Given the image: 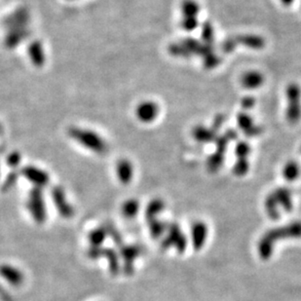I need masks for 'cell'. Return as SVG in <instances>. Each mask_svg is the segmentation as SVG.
Segmentation results:
<instances>
[{"label": "cell", "instance_id": "obj_1", "mask_svg": "<svg viewBox=\"0 0 301 301\" xmlns=\"http://www.w3.org/2000/svg\"><path fill=\"white\" fill-rule=\"evenodd\" d=\"M27 208L36 223L42 224L46 221L47 207L41 188L34 187L30 190L27 200Z\"/></svg>", "mask_w": 301, "mask_h": 301}, {"label": "cell", "instance_id": "obj_2", "mask_svg": "<svg viewBox=\"0 0 301 301\" xmlns=\"http://www.w3.org/2000/svg\"><path fill=\"white\" fill-rule=\"evenodd\" d=\"M288 99V108L286 112L287 120L291 124H297L301 118V87L292 83L286 91Z\"/></svg>", "mask_w": 301, "mask_h": 301}, {"label": "cell", "instance_id": "obj_3", "mask_svg": "<svg viewBox=\"0 0 301 301\" xmlns=\"http://www.w3.org/2000/svg\"><path fill=\"white\" fill-rule=\"evenodd\" d=\"M167 236L161 243L162 249L168 250L172 247H175L180 253H183L187 247V239L183 235L180 226L175 223L169 224L167 226Z\"/></svg>", "mask_w": 301, "mask_h": 301}, {"label": "cell", "instance_id": "obj_4", "mask_svg": "<svg viewBox=\"0 0 301 301\" xmlns=\"http://www.w3.org/2000/svg\"><path fill=\"white\" fill-rule=\"evenodd\" d=\"M264 236H266L274 244L278 240L301 238V222L296 221L283 227L274 228L267 231Z\"/></svg>", "mask_w": 301, "mask_h": 301}, {"label": "cell", "instance_id": "obj_5", "mask_svg": "<svg viewBox=\"0 0 301 301\" xmlns=\"http://www.w3.org/2000/svg\"><path fill=\"white\" fill-rule=\"evenodd\" d=\"M51 195L53 203L60 216L66 219L71 218L74 214V209L72 205L68 202L64 190L60 186H56L53 188Z\"/></svg>", "mask_w": 301, "mask_h": 301}, {"label": "cell", "instance_id": "obj_6", "mask_svg": "<svg viewBox=\"0 0 301 301\" xmlns=\"http://www.w3.org/2000/svg\"><path fill=\"white\" fill-rule=\"evenodd\" d=\"M142 249L135 245L122 246L120 247L119 256L123 259L124 264L122 270L125 275L131 276L134 273V261L141 255Z\"/></svg>", "mask_w": 301, "mask_h": 301}, {"label": "cell", "instance_id": "obj_7", "mask_svg": "<svg viewBox=\"0 0 301 301\" xmlns=\"http://www.w3.org/2000/svg\"><path fill=\"white\" fill-rule=\"evenodd\" d=\"M0 277L14 287L21 286L25 281V275L23 271L10 264L0 265Z\"/></svg>", "mask_w": 301, "mask_h": 301}, {"label": "cell", "instance_id": "obj_8", "mask_svg": "<svg viewBox=\"0 0 301 301\" xmlns=\"http://www.w3.org/2000/svg\"><path fill=\"white\" fill-rule=\"evenodd\" d=\"M208 227L203 221H196L191 227V242L195 251H200L207 240Z\"/></svg>", "mask_w": 301, "mask_h": 301}, {"label": "cell", "instance_id": "obj_9", "mask_svg": "<svg viewBox=\"0 0 301 301\" xmlns=\"http://www.w3.org/2000/svg\"><path fill=\"white\" fill-rule=\"evenodd\" d=\"M159 106L156 102L145 101L142 102L137 108V116L140 120L145 123H150L155 120L159 114Z\"/></svg>", "mask_w": 301, "mask_h": 301}, {"label": "cell", "instance_id": "obj_10", "mask_svg": "<svg viewBox=\"0 0 301 301\" xmlns=\"http://www.w3.org/2000/svg\"><path fill=\"white\" fill-rule=\"evenodd\" d=\"M23 175L28 181H30L32 184L35 185V187L38 188L46 186L49 182V176L47 175V173L34 167L25 168L23 170Z\"/></svg>", "mask_w": 301, "mask_h": 301}, {"label": "cell", "instance_id": "obj_11", "mask_svg": "<svg viewBox=\"0 0 301 301\" xmlns=\"http://www.w3.org/2000/svg\"><path fill=\"white\" fill-rule=\"evenodd\" d=\"M264 82V76L258 71L246 72L241 78V83L244 88L249 90H254L262 86Z\"/></svg>", "mask_w": 301, "mask_h": 301}, {"label": "cell", "instance_id": "obj_12", "mask_svg": "<svg viewBox=\"0 0 301 301\" xmlns=\"http://www.w3.org/2000/svg\"><path fill=\"white\" fill-rule=\"evenodd\" d=\"M238 44L253 50H261L265 46V40L263 37L255 34H245L235 37Z\"/></svg>", "mask_w": 301, "mask_h": 301}, {"label": "cell", "instance_id": "obj_13", "mask_svg": "<svg viewBox=\"0 0 301 301\" xmlns=\"http://www.w3.org/2000/svg\"><path fill=\"white\" fill-rule=\"evenodd\" d=\"M101 257H104L108 261V269L113 276L119 274L121 270L119 254L115 250L111 248H102Z\"/></svg>", "mask_w": 301, "mask_h": 301}, {"label": "cell", "instance_id": "obj_14", "mask_svg": "<svg viewBox=\"0 0 301 301\" xmlns=\"http://www.w3.org/2000/svg\"><path fill=\"white\" fill-rule=\"evenodd\" d=\"M278 204L283 210L286 211H291L294 208V203L292 199V192L285 187H280L273 192Z\"/></svg>", "mask_w": 301, "mask_h": 301}, {"label": "cell", "instance_id": "obj_15", "mask_svg": "<svg viewBox=\"0 0 301 301\" xmlns=\"http://www.w3.org/2000/svg\"><path fill=\"white\" fill-rule=\"evenodd\" d=\"M193 138L202 144H206V143H211L214 142L215 139L217 138L215 131L212 129H208L204 126H196L193 129L192 132Z\"/></svg>", "mask_w": 301, "mask_h": 301}, {"label": "cell", "instance_id": "obj_16", "mask_svg": "<svg viewBox=\"0 0 301 301\" xmlns=\"http://www.w3.org/2000/svg\"><path fill=\"white\" fill-rule=\"evenodd\" d=\"M117 177L123 184H128L132 181L134 176V168L130 161L121 160L117 165Z\"/></svg>", "mask_w": 301, "mask_h": 301}, {"label": "cell", "instance_id": "obj_17", "mask_svg": "<svg viewBox=\"0 0 301 301\" xmlns=\"http://www.w3.org/2000/svg\"><path fill=\"white\" fill-rule=\"evenodd\" d=\"M107 237L108 235L105 226H99L94 228L88 234V241L90 247H101Z\"/></svg>", "mask_w": 301, "mask_h": 301}, {"label": "cell", "instance_id": "obj_18", "mask_svg": "<svg viewBox=\"0 0 301 301\" xmlns=\"http://www.w3.org/2000/svg\"><path fill=\"white\" fill-rule=\"evenodd\" d=\"M140 202L136 199H128L124 201L121 205V213L126 218L135 217L140 211Z\"/></svg>", "mask_w": 301, "mask_h": 301}, {"label": "cell", "instance_id": "obj_19", "mask_svg": "<svg viewBox=\"0 0 301 301\" xmlns=\"http://www.w3.org/2000/svg\"><path fill=\"white\" fill-rule=\"evenodd\" d=\"M274 243L270 241L266 236H262L258 243V253L261 259L268 260L273 254L274 251Z\"/></svg>", "mask_w": 301, "mask_h": 301}, {"label": "cell", "instance_id": "obj_20", "mask_svg": "<svg viewBox=\"0 0 301 301\" xmlns=\"http://www.w3.org/2000/svg\"><path fill=\"white\" fill-rule=\"evenodd\" d=\"M165 209V202L161 199H153L149 203L146 209V218L148 220L156 218L157 214H159L161 211Z\"/></svg>", "mask_w": 301, "mask_h": 301}, {"label": "cell", "instance_id": "obj_21", "mask_svg": "<svg viewBox=\"0 0 301 301\" xmlns=\"http://www.w3.org/2000/svg\"><path fill=\"white\" fill-rule=\"evenodd\" d=\"M300 174H301L300 166L295 161L288 162L283 169V176L286 181H296L300 177Z\"/></svg>", "mask_w": 301, "mask_h": 301}, {"label": "cell", "instance_id": "obj_22", "mask_svg": "<svg viewBox=\"0 0 301 301\" xmlns=\"http://www.w3.org/2000/svg\"><path fill=\"white\" fill-rule=\"evenodd\" d=\"M149 222V227H150V235L154 239L160 238L165 231H167V224L157 218H152L148 220Z\"/></svg>", "mask_w": 301, "mask_h": 301}, {"label": "cell", "instance_id": "obj_23", "mask_svg": "<svg viewBox=\"0 0 301 301\" xmlns=\"http://www.w3.org/2000/svg\"><path fill=\"white\" fill-rule=\"evenodd\" d=\"M279 204L274 196V194H269L265 199V209L268 216L273 219L277 220L280 218V210H279Z\"/></svg>", "mask_w": 301, "mask_h": 301}, {"label": "cell", "instance_id": "obj_24", "mask_svg": "<svg viewBox=\"0 0 301 301\" xmlns=\"http://www.w3.org/2000/svg\"><path fill=\"white\" fill-rule=\"evenodd\" d=\"M182 17H197L200 12V5L195 0H184L181 4Z\"/></svg>", "mask_w": 301, "mask_h": 301}, {"label": "cell", "instance_id": "obj_25", "mask_svg": "<svg viewBox=\"0 0 301 301\" xmlns=\"http://www.w3.org/2000/svg\"><path fill=\"white\" fill-rule=\"evenodd\" d=\"M224 161V154L215 151L207 160V169L211 173H215L222 166Z\"/></svg>", "mask_w": 301, "mask_h": 301}, {"label": "cell", "instance_id": "obj_26", "mask_svg": "<svg viewBox=\"0 0 301 301\" xmlns=\"http://www.w3.org/2000/svg\"><path fill=\"white\" fill-rule=\"evenodd\" d=\"M237 124H238V127L241 129L245 134L247 132H249L255 125L253 123L252 118L249 114L244 113V112H241V113L238 114V116H237Z\"/></svg>", "mask_w": 301, "mask_h": 301}, {"label": "cell", "instance_id": "obj_27", "mask_svg": "<svg viewBox=\"0 0 301 301\" xmlns=\"http://www.w3.org/2000/svg\"><path fill=\"white\" fill-rule=\"evenodd\" d=\"M169 52L171 55L179 58H189L190 52L185 48L182 43H174L169 46Z\"/></svg>", "mask_w": 301, "mask_h": 301}, {"label": "cell", "instance_id": "obj_28", "mask_svg": "<svg viewBox=\"0 0 301 301\" xmlns=\"http://www.w3.org/2000/svg\"><path fill=\"white\" fill-rule=\"evenodd\" d=\"M249 169H250V164L248 159L240 158L237 159L235 165L233 166V174L237 177H243L249 172Z\"/></svg>", "mask_w": 301, "mask_h": 301}, {"label": "cell", "instance_id": "obj_29", "mask_svg": "<svg viewBox=\"0 0 301 301\" xmlns=\"http://www.w3.org/2000/svg\"><path fill=\"white\" fill-rule=\"evenodd\" d=\"M213 28L210 22H206L202 26V39L205 44L211 45L213 42Z\"/></svg>", "mask_w": 301, "mask_h": 301}, {"label": "cell", "instance_id": "obj_30", "mask_svg": "<svg viewBox=\"0 0 301 301\" xmlns=\"http://www.w3.org/2000/svg\"><path fill=\"white\" fill-rule=\"evenodd\" d=\"M181 27L186 31H193L198 27L197 17H182Z\"/></svg>", "mask_w": 301, "mask_h": 301}, {"label": "cell", "instance_id": "obj_31", "mask_svg": "<svg viewBox=\"0 0 301 301\" xmlns=\"http://www.w3.org/2000/svg\"><path fill=\"white\" fill-rule=\"evenodd\" d=\"M203 60H204V65H205V67H206V68H209V69L214 68L215 66H217V65L220 63V59H219V57H218L216 54H214L213 51L211 52V53H209L208 55H206V56L203 58Z\"/></svg>", "mask_w": 301, "mask_h": 301}, {"label": "cell", "instance_id": "obj_32", "mask_svg": "<svg viewBox=\"0 0 301 301\" xmlns=\"http://www.w3.org/2000/svg\"><path fill=\"white\" fill-rule=\"evenodd\" d=\"M250 152H251L250 145L247 144L246 142L238 143L236 148H235V154L237 156V159H240V158H246L247 159Z\"/></svg>", "mask_w": 301, "mask_h": 301}, {"label": "cell", "instance_id": "obj_33", "mask_svg": "<svg viewBox=\"0 0 301 301\" xmlns=\"http://www.w3.org/2000/svg\"><path fill=\"white\" fill-rule=\"evenodd\" d=\"M105 227H106V230H107L108 237H110L117 246L122 247L123 246V240H122L120 233L116 230V228H114L112 225H107Z\"/></svg>", "mask_w": 301, "mask_h": 301}, {"label": "cell", "instance_id": "obj_34", "mask_svg": "<svg viewBox=\"0 0 301 301\" xmlns=\"http://www.w3.org/2000/svg\"><path fill=\"white\" fill-rule=\"evenodd\" d=\"M237 46H238L237 40L235 37H233V38H228V39L224 40L221 45V49L224 53H231L236 49Z\"/></svg>", "mask_w": 301, "mask_h": 301}, {"label": "cell", "instance_id": "obj_35", "mask_svg": "<svg viewBox=\"0 0 301 301\" xmlns=\"http://www.w3.org/2000/svg\"><path fill=\"white\" fill-rule=\"evenodd\" d=\"M214 142H215V145H216V151L224 154V152L226 151V149H227V145H228L229 141L223 136V137H217Z\"/></svg>", "mask_w": 301, "mask_h": 301}, {"label": "cell", "instance_id": "obj_36", "mask_svg": "<svg viewBox=\"0 0 301 301\" xmlns=\"http://www.w3.org/2000/svg\"><path fill=\"white\" fill-rule=\"evenodd\" d=\"M101 251H102V247L100 248L90 247L87 251V255L92 260H97L100 257H101Z\"/></svg>", "mask_w": 301, "mask_h": 301}, {"label": "cell", "instance_id": "obj_37", "mask_svg": "<svg viewBox=\"0 0 301 301\" xmlns=\"http://www.w3.org/2000/svg\"><path fill=\"white\" fill-rule=\"evenodd\" d=\"M241 105L244 109H251L255 105V100L251 97H245L242 100Z\"/></svg>", "mask_w": 301, "mask_h": 301}, {"label": "cell", "instance_id": "obj_38", "mask_svg": "<svg viewBox=\"0 0 301 301\" xmlns=\"http://www.w3.org/2000/svg\"><path fill=\"white\" fill-rule=\"evenodd\" d=\"M224 121H225V117L223 115H221V114L216 115L215 118H214V120H213V130L214 131L218 130L222 126V124L224 123Z\"/></svg>", "mask_w": 301, "mask_h": 301}, {"label": "cell", "instance_id": "obj_39", "mask_svg": "<svg viewBox=\"0 0 301 301\" xmlns=\"http://www.w3.org/2000/svg\"><path fill=\"white\" fill-rule=\"evenodd\" d=\"M224 137H225L228 141H234V140H237L238 134H237V132H236L235 130H228V131L225 133Z\"/></svg>", "mask_w": 301, "mask_h": 301}, {"label": "cell", "instance_id": "obj_40", "mask_svg": "<svg viewBox=\"0 0 301 301\" xmlns=\"http://www.w3.org/2000/svg\"><path fill=\"white\" fill-rule=\"evenodd\" d=\"M295 0H281V2L285 5V6H290Z\"/></svg>", "mask_w": 301, "mask_h": 301}]
</instances>
